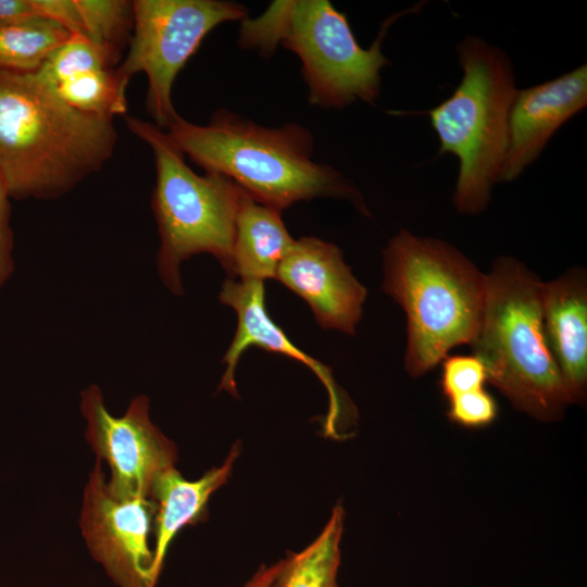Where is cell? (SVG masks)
I'll return each instance as SVG.
<instances>
[{
    "instance_id": "1",
    "label": "cell",
    "mask_w": 587,
    "mask_h": 587,
    "mask_svg": "<svg viewBox=\"0 0 587 587\" xmlns=\"http://www.w3.org/2000/svg\"><path fill=\"white\" fill-rule=\"evenodd\" d=\"M113 118L65 103L34 73L0 71V178L13 199H53L112 157Z\"/></svg>"
},
{
    "instance_id": "2",
    "label": "cell",
    "mask_w": 587,
    "mask_h": 587,
    "mask_svg": "<svg viewBox=\"0 0 587 587\" xmlns=\"http://www.w3.org/2000/svg\"><path fill=\"white\" fill-rule=\"evenodd\" d=\"M165 133L205 172L224 175L254 201L280 212L301 200L328 197L347 199L370 214L346 176L313 161V137L298 124L265 127L222 109L207 125L178 116Z\"/></svg>"
},
{
    "instance_id": "3",
    "label": "cell",
    "mask_w": 587,
    "mask_h": 587,
    "mask_svg": "<svg viewBox=\"0 0 587 587\" xmlns=\"http://www.w3.org/2000/svg\"><path fill=\"white\" fill-rule=\"evenodd\" d=\"M383 290L404 311V366L419 377L473 342L483 316L486 274L449 242L408 229L383 251Z\"/></svg>"
},
{
    "instance_id": "4",
    "label": "cell",
    "mask_w": 587,
    "mask_h": 587,
    "mask_svg": "<svg viewBox=\"0 0 587 587\" xmlns=\"http://www.w3.org/2000/svg\"><path fill=\"white\" fill-rule=\"evenodd\" d=\"M542 285L517 259L498 258L486 274L482 322L471 346L487 382L515 409L552 421L572 401L546 340Z\"/></svg>"
},
{
    "instance_id": "5",
    "label": "cell",
    "mask_w": 587,
    "mask_h": 587,
    "mask_svg": "<svg viewBox=\"0 0 587 587\" xmlns=\"http://www.w3.org/2000/svg\"><path fill=\"white\" fill-rule=\"evenodd\" d=\"M414 8L388 17L373 43L363 48L347 15L329 1H273L259 17L240 21L239 45L262 55L272 54L278 45L296 53L313 105L373 104L380 93L382 70L390 64L382 51L385 35L392 22Z\"/></svg>"
},
{
    "instance_id": "6",
    "label": "cell",
    "mask_w": 587,
    "mask_h": 587,
    "mask_svg": "<svg viewBox=\"0 0 587 587\" xmlns=\"http://www.w3.org/2000/svg\"><path fill=\"white\" fill-rule=\"evenodd\" d=\"M462 77L446 100L427 111L439 153L457 158L452 204L465 215L484 212L499 180L509 117L517 87L508 53L477 36L457 46Z\"/></svg>"
},
{
    "instance_id": "7",
    "label": "cell",
    "mask_w": 587,
    "mask_h": 587,
    "mask_svg": "<svg viewBox=\"0 0 587 587\" xmlns=\"http://www.w3.org/2000/svg\"><path fill=\"white\" fill-rule=\"evenodd\" d=\"M125 123L154 157L151 207L160 235L158 271L164 285L173 294H183L180 264L198 253L214 255L233 278L236 220L247 192L224 175L196 174L155 124L135 116H125Z\"/></svg>"
},
{
    "instance_id": "8",
    "label": "cell",
    "mask_w": 587,
    "mask_h": 587,
    "mask_svg": "<svg viewBox=\"0 0 587 587\" xmlns=\"http://www.w3.org/2000/svg\"><path fill=\"white\" fill-rule=\"evenodd\" d=\"M133 8V35L116 74L125 86L134 75H147V108L164 130L179 116L172 101L178 73L213 28L242 21L248 11L224 0H136Z\"/></svg>"
},
{
    "instance_id": "9",
    "label": "cell",
    "mask_w": 587,
    "mask_h": 587,
    "mask_svg": "<svg viewBox=\"0 0 587 587\" xmlns=\"http://www.w3.org/2000/svg\"><path fill=\"white\" fill-rule=\"evenodd\" d=\"M85 437L110 471L108 486L121 498L148 497L153 479L175 466L177 449L150 420L149 399H132L122 416L107 409L101 389L91 385L80 394Z\"/></svg>"
},
{
    "instance_id": "10",
    "label": "cell",
    "mask_w": 587,
    "mask_h": 587,
    "mask_svg": "<svg viewBox=\"0 0 587 587\" xmlns=\"http://www.w3.org/2000/svg\"><path fill=\"white\" fill-rule=\"evenodd\" d=\"M155 505L148 497L121 498L96 461L85 487L80 527L92 558L118 587H154L150 548Z\"/></svg>"
},
{
    "instance_id": "11",
    "label": "cell",
    "mask_w": 587,
    "mask_h": 587,
    "mask_svg": "<svg viewBox=\"0 0 587 587\" xmlns=\"http://www.w3.org/2000/svg\"><path fill=\"white\" fill-rule=\"evenodd\" d=\"M220 301L236 311L238 325L235 337L223 358L226 367L218 389L237 395L235 370L248 347L255 346L270 352H279L307 365L323 383L329 397L324 432L329 437H340L346 423L354 420L355 410L336 384L332 371L295 346L271 319L265 308L264 282L257 279L236 282L229 278L223 283Z\"/></svg>"
},
{
    "instance_id": "12",
    "label": "cell",
    "mask_w": 587,
    "mask_h": 587,
    "mask_svg": "<svg viewBox=\"0 0 587 587\" xmlns=\"http://www.w3.org/2000/svg\"><path fill=\"white\" fill-rule=\"evenodd\" d=\"M275 278L309 303L322 328L355 334L367 290L336 245L315 237L295 240Z\"/></svg>"
},
{
    "instance_id": "13",
    "label": "cell",
    "mask_w": 587,
    "mask_h": 587,
    "mask_svg": "<svg viewBox=\"0 0 587 587\" xmlns=\"http://www.w3.org/2000/svg\"><path fill=\"white\" fill-rule=\"evenodd\" d=\"M587 105V65L519 89L498 183L517 179L542 153L552 136Z\"/></svg>"
},
{
    "instance_id": "14",
    "label": "cell",
    "mask_w": 587,
    "mask_h": 587,
    "mask_svg": "<svg viewBox=\"0 0 587 587\" xmlns=\"http://www.w3.org/2000/svg\"><path fill=\"white\" fill-rule=\"evenodd\" d=\"M542 326L572 403L582 402L587 387V277L571 268L544 283Z\"/></svg>"
},
{
    "instance_id": "15",
    "label": "cell",
    "mask_w": 587,
    "mask_h": 587,
    "mask_svg": "<svg viewBox=\"0 0 587 587\" xmlns=\"http://www.w3.org/2000/svg\"><path fill=\"white\" fill-rule=\"evenodd\" d=\"M239 453V444H235L220 466L210 469L196 480L186 479L175 466L153 479L149 498L155 505L153 554L158 578L172 540L185 526L207 519L209 500L228 480Z\"/></svg>"
},
{
    "instance_id": "16",
    "label": "cell",
    "mask_w": 587,
    "mask_h": 587,
    "mask_svg": "<svg viewBox=\"0 0 587 587\" xmlns=\"http://www.w3.org/2000/svg\"><path fill=\"white\" fill-rule=\"evenodd\" d=\"M280 211L254 201L248 193L236 220L233 248V279L275 278L277 268L294 239L280 216Z\"/></svg>"
},
{
    "instance_id": "17",
    "label": "cell",
    "mask_w": 587,
    "mask_h": 587,
    "mask_svg": "<svg viewBox=\"0 0 587 587\" xmlns=\"http://www.w3.org/2000/svg\"><path fill=\"white\" fill-rule=\"evenodd\" d=\"M344 517V508L335 505L319 536L303 550L279 561L271 587H339Z\"/></svg>"
},
{
    "instance_id": "18",
    "label": "cell",
    "mask_w": 587,
    "mask_h": 587,
    "mask_svg": "<svg viewBox=\"0 0 587 587\" xmlns=\"http://www.w3.org/2000/svg\"><path fill=\"white\" fill-rule=\"evenodd\" d=\"M70 37L60 24L41 17L0 27V71L37 72Z\"/></svg>"
},
{
    "instance_id": "19",
    "label": "cell",
    "mask_w": 587,
    "mask_h": 587,
    "mask_svg": "<svg viewBox=\"0 0 587 587\" xmlns=\"http://www.w3.org/2000/svg\"><path fill=\"white\" fill-rule=\"evenodd\" d=\"M52 88L65 103L84 113L113 118L127 111V86L116 74V68L83 72Z\"/></svg>"
},
{
    "instance_id": "20",
    "label": "cell",
    "mask_w": 587,
    "mask_h": 587,
    "mask_svg": "<svg viewBox=\"0 0 587 587\" xmlns=\"http://www.w3.org/2000/svg\"><path fill=\"white\" fill-rule=\"evenodd\" d=\"M84 35L116 64L134 26L133 1L75 0Z\"/></svg>"
},
{
    "instance_id": "21",
    "label": "cell",
    "mask_w": 587,
    "mask_h": 587,
    "mask_svg": "<svg viewBox=\"0 0 587 587\" xmlns=\"http://www.w3.org/2000/svg\"><path fill=\"white\" fill-rule=\"evenodd\" d=\"M114 65L109 55L85 36L71 35L36 73L53 87L76 74L96 68H114Z\"/></svg>"
},
{
    "instance_id": "22",
    "label": "cell",
    "mask_w": 587,
    "mask_h": 587,
    "mask_svg": "<svg viewBox=\"0 0 587 587\" xmlns=\"http://www.w3.org/2000/svg\"><path fill=\"white\" fill-rule=\"evenodd\" d=\"M441 389L449 398L484 388L487 373L483 362L472 355H447L442 361Z\"/></svg>"
},
{
    "instance_id": "23",
    "label": "cell",
    "mask_w": 587,
    "mask_h": 587,
    "mask_svg": "<svg viewBox=\"0 0 587 587\" xmlns=\"http://www.w3.org/2000/svg\"><path fill=\"white\" fill-rule=\"evenodd\" d=\"M448 416L465 427H482L495 421L498 405L494 397L484 388L447 398Z\"/></svg>"
},
{
    "instance_id": "24",
    "label": "cell",
    "mask_w": 587,
    "mask_h": 587,
    "mask_svg": "<svg viewBox=\"0 0 587 587\" xmlns=\"http://www.w3.org/2000/svg\"><path fill=\"white\" fill-rule=\"evenodd\" d=\"M10 193L0 178V290L14 270V237L11 227Z\"/></svg>"
},
{
    "instance_id": "25",
    "label": "cell",
    "mask_w": 587,
    "mask_h": 587,
    "mask_svg": "<svg viewBox=\"0 0 587 587\" xmlns=\"http://www.w3.org/2000/svg\"><path fill=\"white\" fill-rule=\"evenodd\" d=\"M39 17L53 21L71 35H84L83 22L75 0H33Z\"/></svg>"
},
{
    "instance_id": "26",
    "label": "cell",
    "mask_w": 587,
    "mask_h": 587,
    "mask_svg": "<svg viewBox=\"0 0 587 587\" xmlns=\"http://www.w3.org/2000/svg\"><path fill=\"white\" fill-rule=\"evenodd\" d=\"M37 17L33 0H0V27Z\"/></svg>"
},
{
    "instance_id": "27",
    "label": "cell",
    "mask_w": 587,
    "mask_h": 587,
    "mask_svg": "<svg viewBox=\"0 0 587 587\" xmlns=\"http://www.w3.org/2000/svg\"><path fill=\"white\" fill-rule=\"evenodd\" d=\"M280 562L272 565H261L260 569L246 582L241 587H271L278 570Z\"/></svg>"
}]
</instances>
